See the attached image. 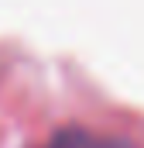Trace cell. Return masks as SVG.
I'll use <instances>...</instances> for the list:
<instances>
[{
  "label": "cell",
  "mask_w": 144,
  "mask_h": 148,
  "mask_svg": "<svg viewBox=\"0 0 144 148\" xmlns=\"http://www.w3.org/2000/svg\"><path fill=\"white\" fill-rule=\"evenodd\" d=\"M48 148H120L117 141H103V138H96V134H89V131H82V127H65V131H58Z\"/></svg>",
  "instance_id": "cell-1"
}]
</instances>
